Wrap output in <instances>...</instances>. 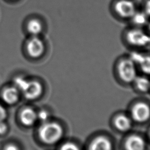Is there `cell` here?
Instances as JSON below:
<instances>
[{"mask_svg": "<svg viewBox=\"0 0 150 150\" xmlns=\"http://www.w3.org/2000/svg\"><path fill=\"white\" fill-rule=\"evenodd\" d=\"M39 135L43 142L53 144L62 138L63 129L59 124L56 122H46L39 128Z\"/></svg>", "mask_w": 150, "mask_h": 150, "instance_id": "1", "label": "cell"}, {"mask_svg": "<svg viewBox=\"0 0 150 150\" xmlns=\"http://www.w3.org/2000/svg\"><path fill=\"white\" fill-rule=\"evenodd\" d=\"M118 71L121 79L125 82L134 81L137 77L135 64L131 59L122 60L118 66Z\"/></svg>", "mask_w": 150, "mask_h": 150, "instance_id": "2", "label": "cell"}, {"mask_svg": "<svg viewBox=\"0 0 150 150\" xmlns=\"http://www.w3.org/2000/svg\"><path fill=\"white\" fill-rule=\"evenodd\" d=\"M127 39L132 45L143 47L150 45V36L140 29H134L127 34Z\"/></svg>", "mask_w": 150, "mask_h": 150, "instance_id": "3", "label": "cell"}, {"mask_svg": "<svg viewBox=\"0 0 150 150\" xmlns=\"http://www.w3.org/2000/svg\"><path fill=\"white\" fill-rule=\"evenodd\" d=\"M132 118L137 122H144L150 117V108L145 103H138L132 108Z\"/></svg>", "mask_w": 150, "mask_h": 150, "instance_id": "4", "label": "cell"}, {"mask_svg": "<svg viewBox=\"0 0 150 150\" xmlns=\"http://www.w3.org/2000/svg\"><path fill=\"white\" fill-rule=\"evenodd\" d=\"M117 13L123 18H131L135 12L134 4L129 0H120L115 5Z\"/></svg>", "mask_w": 150, "mask_h": 150, "instance_id": "5", "label": "cell"}, {"mask_svg": "<svg viewBox=\"0 0 150 150\" xmlns=\"http://www.w3.org/2000/svg\"><path fill=\"white\" fill-rule=\"evenodd\" d=\"M42 92L41 84L35 81H29L26 88L23 91L25 97L29 100L37 98L40 96Z\"/></svg>", "mask_w": 150, "mask_h": 150, "instance_id": "6", "label": "cell"}, {"mask_svg": "<svg viewBox=\"0 0 150 150\" xmlns=\"http://www.w3.org/2000/svg\"><path fill=\"white\" fill-rule=\"evenodd\" d=\"M28 52L33 57H39L44 51V45L38 38H33L28 43Z\"/></svg>", "mask_w": 150, "mask_h": 150, "instance_id": "7", "label": "cell"}, {"mask_svg": "<svg viewBox=\"0 0 150 150\" xmlns=\"http://www.w3.org/2000/svg\"><path fill=\"white\" fill-rule=\"evenodd\" d=\"M131 60L134 63L138 64L144 73L150 74V56H145L137 52H133L131 54Z\"/></svg>", "mask_w": 150, "mask_h": 150, "instance_id": "8", "label": "cell"}, {"mask_svg": "<svg viewBox=\"0 0 150 150\" xmlns=\"http://www.w3.org/2000/svg\"><path fill=\"white\" fill-rule=\"evenodd\" d=\"M88 150H112V146L108 138L103 136H99L92 141Z\"/></svg>", "mask_w": 150, "mask_h": 150, "instance_id": "9", "label": "cell"}, {"mask_svg": "<svg viewBox=\"0 0 150 150\" xmlns=\"http://www.w3.org/2000/svg\"><path fill=\"white\" fill-rule=\"evenodd\" d=\"M125 147L126 150H145V143L141 137L132 135L127 139Z\"/></svg>", "mask_w": 150, "mask_h": 150, "instance_id": "10", "label": "cell"}, {"mask_svg": "<svg viewBox=\"0 0 150 150\" xmlns=\"http://www.w3.org/2000/svg\"><path fill=\"white\" fill-rule=\"evenodd\" d=\"M20 118L22 123L26 126L33 125L36 120L37 114L30 108H26L21 113Z\"/></svg>", "mask_w": 150, "mask_h": 150, "instance_id": "11", "label": "cell"}, {"mask_svg": "<svg viewBox=\"0 0 150 150\" xmlns=\"http://www.w3.org/2000/svg\"><path fill=\"white\" fill-rule=\"evenodd\" d=\"M3 100L8 104H13L18 100V90L13 87L6 88L2 93Z\"/></svg>", "mask_w": 150, "mask_h": 150, "instance_id": "12", "label": "cell"}, {"mask_svg": "<svg viewBox=\"0 0 150 150\" xmlns=\"http://www.w3.org/2000/svg\"><path fill=\"white\" fill-rule=\"evenodd\" d=\"M116 128L121 131H128L131 126V122L128 117L124 115L117 116L114 120Z\"/></svg>", "mask_w": 150, "mask_h": 150, "instance_id": "13", "label": "cell"}, {"mask_svg": "<svg viewBox=\"0 0 150 150\" xmlns=\"http://www.w3.org/2000/svg\"><path fill=\"white\" fill-rule=\"evenodd\" d=\"M134 81L137 87L142 92H146L150 88V81L144 77H137Z\"/></svg>", "mask_w": 150, "mask_h": 150, "instance_id": "14", "label": "cell"}, {"mask_svg": "<svg viewBox=\"0 0 150 150\" xmlns=\"http://www.w3.org/2000/svg\"><path fill=\"white\" fill-rule=\"evenodd\" d=\"M134 23L138 26H142L148 22V15L145 12H135L132 16Z\"/></svg>", "mask_w": 150, "mask_h": 150, "instance_id": "15", "label": "cell"}, {"mask_svg": "<svg viewBox=\"0 0 150 150\" xmlns=\"http://www.w3.org/2000/svg\"><path fill=\"white\" fill-rule=\"evenodd\" d=\"M28 29L30 33L33 35H38L42 30V25L38 21L33 19L29 22L28 25Z\"/></svg>", "mask_w": 150, "mask_h": 150, "instance_id": "16", "label": "cell"}, {"mask_svg": "<svg viewBox=\"0 0 150 150\" xmlns=\"http://www.w3.org/2000/svg\"><path fill=\"white\" fill-rule=\"evenodd\" d=\"M14 81H15V84L17 86V87L19 89H20L21 90H22V91L26 88V87L28 83V81H27L26 79H25L21 77H16Z\"/></svg>", "mask_w": 150, "mask_h": 150, "instance_id": "17", "label": "cell"}, {"mask_svg": "<svg viewBox=\"0 0 150 150\" xmlns=\"http://www.w3.org/2000/svg\"><path fill=\"white\" fill-rule=\"evenodd\" d=\"M60 150H80V149L76 144L71 142H67L61 146Z\"/></svg>", "mask_w": 150, "mask_h": 150, "instance_id": "18", "label": "cell"}, {"mask_svg": "<svg viewBox=\"0 0 150 150\" xmlns=\"http://www.w3.org/2000/svg\"><path fill=\"white\" fill-rule=\"evenodd\" d=\"M48 113L47 112V111L42 110L40 111L39 112V113L38 114V117L39 118L42 120V121H46L48 118Z\"/></svg>", "mask_w": 150, "mask_h": 150, "instance_id": "19", "label": "cell"}, {"mask_svg": "<svg viewBox=\"0 0 150 150\" xmlns=\"http://www.w3.org/2000/svg\"><path fill=\"white\" fill-rule=\"evenodd\" d=\"M6 117V112L4 108L0 105V121H3Z\"/></svg>", "mask_w": 150, "mask_h": 150, "instance_id": "20", "label": "cell"}, {"mask_svg": "<svg viewBox=\"0 0 150 150\" xmlns=\"http://www.w3.org/2000/svg\"><path fill=\"white\" fill-rule=\"evenodd\" d=\"M7 129V127L2 121H0V134H4Z\"/></svg>", "mask_w": 150, "mask_h": 150, "instance_id": "21", "label": "cell"}, {"mask_svg": "<svg viewBox=\"0 0 150 150\" xmlns=\"http://www.w3.org/2000/svg\"><path fill=\"white\" fill-rule=\"evenodd\" d=\"M145 13L150 16V0H148L145 4Z\"/></svg>", "mask_w": 150, "mask_h": 150, "instance_id": "22", "label": "cell"}, {"mask_svg": "<svg viewBox=\"0 0 150 150\" xmlns=\"http://www.w3.org/2000/svg\"><path fill=\"white\" fill-rule=\"evenodd\" d=\"M4 150H19V149L14 145H8L5 148Z\"/></svg>", "mask_w": 150, "mask_h": 150, "instance_id": "23", "label": "cell"}, {"mask_svg": "<svg viewBox=\"0 0 150 150\" xmlns=\"http://www.w3.org/2000/svg\"><path fill=\"white\" fill-rule=\"evenodd\" d=\"M148 29H149V30H150V23H149V26H148Z\"/></svg>", "mask_w": 150, "mask_h": 150, "instance_id": "24", "label": "cell"}]
</instances>
